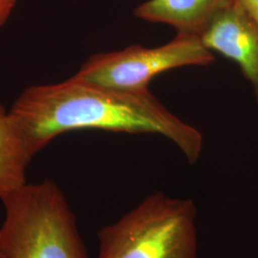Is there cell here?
Segmentation results:
<instances>
[{
	"label": "cell",
	"mask_w": 258,
	"mask_h": 258,
	"mask_svg": "<svg viewBox=\"0 0 258 258\" xmlns=\"http://www.w3.org/2000/svg\"><path fill=\"white\" fill-rule=\"evenodd\" d=\"M0 258H1V250H0Z\"/></svg>",
	"instance_id": "cell-10"
},
{
	"label": "cell",
	"mask_w": 258,
	"mask_h": 258,
	"mask_svg": "<svg viewBox=\"0 0 258 258\" xmlns=\"http://www.w3.org/2000/svg\"><path fill=\"white\" fill-rule=\"evenodd\" d=\"M201 39L209 50L239 65L258 106V23L234 1L212 21Z\"/></svg>",
	"instance_id": "cell-5"
},
{
	"label": "cell",
	"mask_w": 258,
	"mask_h": 258,
	"mask_svg": "<svg viewBox=\"0 0 258 258\" xmlns=\"http://www.w3.org/2000/svg\"><path fill=\"white\" fill-rule=\"evenodd\" d=\"M1 201V258H90L74 213L54 181L26 183Z\"/></svg>",
	"instance_id": "cell-2"
},
{
	"label": "cell",
	"mask_w": 258,
	"mask_h": 258,
	"mask_svg": "<svg viewBox=\"0 0 258 258\" xmlns=\"http://www.w3.org/2000/svg\"><path fill=\"white\" fill-rule=\"evenodd\" d=\"M9 112L33 156L56 136L80 129L159 134L173 142L190 164L203 149L202 134L149 91L113 90L75 76L62 83L28 87Z\"/></svg>",
	"instance_id": "cell-1"
},
{
	"label": "cell",
	"mask_w": 258,
	"mask_h": 258,
	"mask_svg": "<svg viewBox=\"0 0 258 258\" xmlns=\"http://www.w3.org/2000/svg\"><path fill=\"white\" fill-rule=\"evenodd\" d=\"M18 2L19 0H0V28L7 23Z\"/></svg>",
	"instance_id": "cell-8"
},
{
	"label": "cell",
	"mask_w": 258,
	"mask_h": 258,
	"mask_svg": "<svg viewBox=\"0 0 258 258\" xmlns=\"http://www.w3.org/2000/svg\"><path fill=\"white\" fill-rule=\"evenodd\" d=\"M196 206L158 191L98 232L97 258H197Z\"/></svg>",
	"instance_id": "cell-3"
},
{
	"label": "cell",
	"mask_w": 258,
	"mask_h": 258,
	"mask_svg": "<svg viewBox=\"0 0 258 258\" xmlns=\"http://www.w3.org/2000/svg\"><path fill=\"white\" fill-rule=\"evenodd\" d=\"M234 0H148L134 11L140 19L164 23L177 33L202 37L216 17Z\"/></svg>",
	"instance_id": "cell-6"
},
{
	"label": "cell",
	"mask_w": 258,
	"mask_h": 258,
	"mask_svg": "<svg viewBox=\"0 0 258 258\" xmlns=\"http://www.w3.org/2000/svg\"><path fill=\"white\" fill-rule=\"evenodd\" d=\"M10 112L0 107V199L26 184V170L33 158Z\"/></svg>",
	"instance_id": "cell-7"
},
{
	"label": "cell",
	"mask_w": 258,
	"mask_h": 258,
	"mask_svg": "<svg viewBox=\"0 0 258 258\" xmlns=\"http://www.w3.org/2000/svg\"><path fill=\"white\" fill-rule=\"evenodd\" d=\"M251 19L258 23V0H234Z\"/></svg>",
	"instance_id": "cell-9"
},
{
	"label": "cell",
	"mask_w": 258,
	"mask_h": 258,
	"mask_svg": "<svg viewBox=\"0 0 258 258\" xmlns=\"http://www.w3.org/2000/svg\"><path fill=\"white\" fill-rule=\"evenodd\" d=\"M214 55L201 37L178 33L163 46H129L97 54L83 64L76 78L104 88L123 92H147L158 75L184 66H206Z\"/></svg>",
	"instance_id": "cell-4"
}]
</instances>
